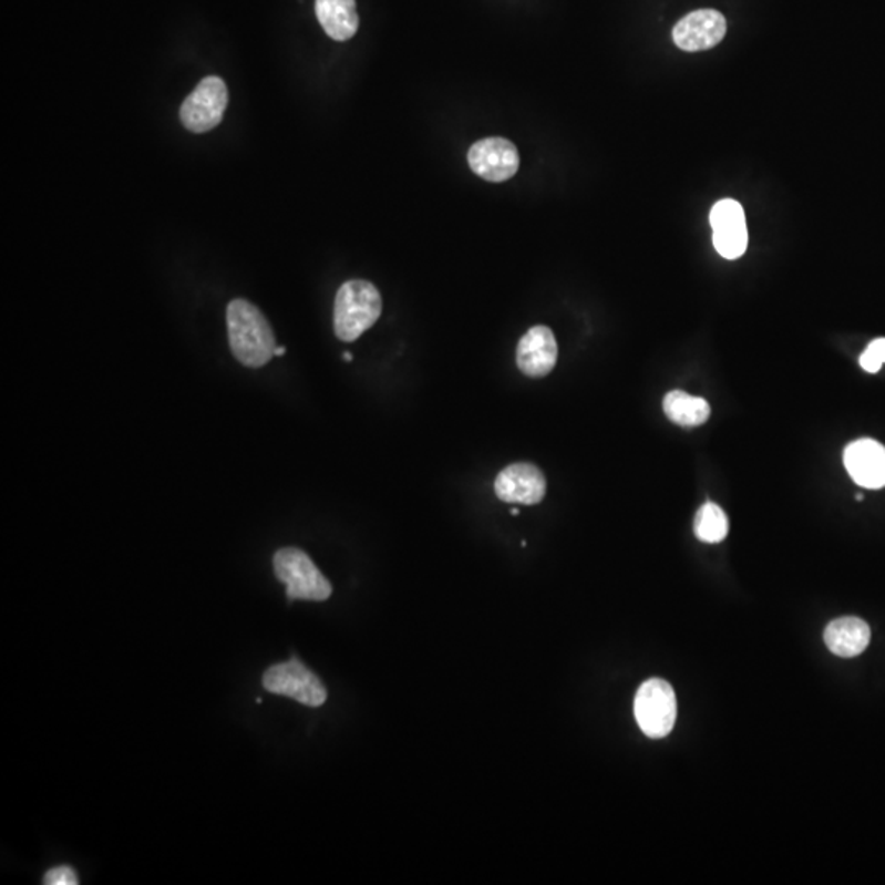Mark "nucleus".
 Wrapping results in <instances>:
<instances>
[{
    "label": "nucleus",
    "mask_w": 885,
    "mask_h": 885,
    "mask_svg": "<svg viewBox=\"0 0 885 885\" xmlns=\"http://www.w3.org/2000/svg\"><path fill=\"white\" fill-rule=\"evenodd\" d=\"M227 328L231 353L246 368H263L275 357L276 338L271 325L248 300L235 299L228 303Z\"/></svg>",
    "instance_id": "nucleus-1"
},
{
    "label": "nucleus",
    "mask_w": 885,
    "mask_h": 885,
    "mask_svg": "<svg viewBox=\"0 0 885 885\" xmlns=\"http://www.w3.org/2000/svg\"><path fill=\"white\" fill-rule=\"evenodd\" d=\"M382 299L374 284L348 281L335 297L333 327L341 341H357L366 330L378 322Z\"/></svg>",
    "instance_id": "nucleus-2"
},
{
    "label": "nucleus",
    "mask_w": 885,
    "mask_h": 885,
    "mask_svg": "<svg viewBox=\"0 0 885 885\" xmlns=\"http://www.w3.org/2000/svg\"><path fill=\"white\" fill-rule=\"evenodd\" d=\"M272 564L276 577L286 584L287 599L323 603L331 596V584L302 549H279Z\"/></svg>",
    "instance_id": "nucleus-3"
},
{
    "label": "nucleus",
    "mask_w": 885,
    "mask_h": 885,
    "mask_svg": "<svg viewBox=\"0 0 885 885\" xmlns=\"http://www.w3.org/2000/svg\"><path fill=\"white\" fill-rule=\"evenodd\" d=\"M635 719L648 738H665L678 719L675 689L662 679H649L635 697Z\"/></svg>",
    "instance_id": "nucleus-4"
},
{
    "label": "nucleus",
    "mask_w": 885,
    "mask_h": 885,
    "mask_svg": "<svg viewBox=\"0 0 885 885\" xmlns=\"http://www.w3.org/2000/svg\"><path fill=\"white\" fill-rule=\"evenodd\" d=\"M228 105V89L218 76L204 78L181 105V122L189 132H210L220 125Z\"/></svg>",
    "instance_id": "nucleus-5"
},
{
    "label": "nucleus",
    "mask_w": 885,
    "mask_h": 885,
    "mask_svg": "<svg viewBox=\"0 0 885 885\" xmlns=\"http://www.w3.org/2000/svg\"><path fill=\"white\" fill-rule=\"evenodd\" d=\"M263 686L268 692L290 697L307 707H320L327 700L322 681L296 658L271 666L263 676Z\"/></svg>",
    "instance_id": "nucleus-6"
},
{
    "label": "nucleus",
    "mask_w": 885,
    "mask_h": 885,
    "mask_svg": "<svg viewBox=\"0 0 885 885\" xmlns=\"http://www.w3.org/2000/svg\"><path fill=\"white\" fill-rule=\"evenodd\" d=\"M467 162L471 169L488 183H504L517 174L521 155L514 143L494 136L474 143L467 153Z\"/></svg>",
    "instance_id": "nucleus-7"
},
{
    "label": "nucleus",
    "mask_w": 885,
    "mask_h": 885,
    "mask_svg": "<svg viewBox=\"0 0 885 885\" xmlns=\"http://www.w3.org/2000/svg\"><path fill=\"white\" fill-rule=\"evenodd\" d=\"M727 20L723 13L713 9H700L679 20L672 30L676 47L696 53L710 50L724 39Z\"/></svg>",
    "instance_id": "nucleus-8"
},
{
    "label": "nucleus",
    "mask_w": 885,
    "mask_h": 885,
    "mask_svg": "<svg viewBox=\"0 0 885 885\" xmlns=\"http://www.w3.org/2000/svg\"><path fill=\"white\" fill-rule=\"evenodd\" d=\"M495 495L508 504L536 505L545 498L546 477L529 463L511 464L498 473Z\"/></svg>",
    "instance_id": "nucleus-9"
},
{
    "label": "nucleus",
    "mask_w": 885,
    "mask_h": 885,
    "mask_svg": "<svg viewBox=\"0 0 885 885\" xmlns=\"http://www.w3.org/2000/svg\"><path fill=\"white\" fill-rule=\"evenodd\" d=\"M558 361V343L548 327L529 328L518 341L517 366L528 378H545Z\"/></svg>",
    "instance_id": "nucleus-10"
},
{
    "label": "nucleus",
    "mask_w": 885,
    "mask_h": 885,
    "mask_svg": "<svg viewBox=\"0 0 885 885\" xmlns=\"http://www.w3.org/2000/svg\"><path fill=\"white\" fill-rule=\"evenodd\" d=\"M845 466L854 483L866 488L885 487V446L876 440L863 439L847 444Z\"/></svg>",
    "instance_id": "nucleus-11"
},
{
    "label": "nucleus",
    "mask_w": 885,
    "mask_h": 885,
    "mask_svg": "<svg viewBox=\"0 0 885 885\" xmlns=\"http://www.w3.org/2000/svg\"><path fill=\"white\" fill-rule=\"evenodd\" d=\"M823 640L833 655L840 658H854L869 646V625L857 617L836 618L825 628Z\"/></svg>",
    "instance_id": "nucleus-12"
},
{
    "label": "nucleus",
    "mask_w": 885,
    "mask_h": 885,
    "mask_svg": "<svg viewBox=\"0 0 885 885\" xmlns=\"http://www.w3.org/2000/svg\"><path fill=\"white\" fill-rule=\"evenodd\" d=\"M316 16L330 39L348 41L360 29L357 0H316Z\"/></svg>",
    "instance_id": "nucleus-13"
},
{
    "label": "nucleus",
    "mask_w": 885,
    "mask_h": 885,
    "mask_svg": "<svg viewBox=\"0 0 885 885\" xmlns=\"http://www.w3.org/2000/svg\"><path fill=\"white\" fill-rule=\"evenodd\" d=\"M666 416L676 425L696 429L703 425L710 416V405L706 399L696 398L685 391L669 392L662 402Z\"/></svg>",
    "instance_id": "nucleus-14"
},
{
    "label": "nucleus",
    "mask_w": 885,
    "mask_h": 885,
    "mask_svg": "<svg viewBox=\"0 0 885 885\" xmlns=\"http://www.w3.org/2000/svg\"><path fill=\"white\" fill-rule=\"evenodd\" d=\"M728 528H730V524H728L727 514L713 502L703 504L693 521V532H696L697 538L700 542L709 543V545L723 542L727 538Z\"/></svg>",
    "instance_id": "nucleus-15"
},
{
    "label": "nucleus",
    "mask_w": 885,
    "mask_h": 885,
    "mask_svg": "<svg viewBox=\"0 0 885 885\" xmlns=\"http://www.w3.org/2000/svg\"><path fill=\"white\" fill-rule=\"evenodd\" d=\"M713 246L724 259L741 258L748 249L747 224L717 228L713 230Z\"/></svg>",
    "instance_id": "nucleus-16"
},
{
    "label": "nucleus",
    "mask_w": 885,
    "mask_h": 885,
    "mask_svg": "<svg viewBox=\"0 0 885 885\" xmlns=\"http://www.w3.org/2000/svg\"><path fill=\"white\" fill-rule=\"evenodd\" d=\"M737 224H747V217H744V210L740 202L723 199L713 205L712 212H710L712 230Z\"/></svg>",
    "instance_id": "nucleus-17"
},
{
    "label": "nucleus",
    "mask_w": 885,
    "mask_h": 885,
    "mask_svg": "<svg viewBox=\"0 0 885 885\" xmlns=\"http://www.w3.org/2000/svg\"><path fill=\"white\" fill-rule=\"evenodd\" d=\"M861 368L867 372L881 371L885 362V338H877L873 343L867 347V350L861 354Z\"/></svg>",
    "instance_id": "nucleus-18"
},
{
    "label": "nucleus",
    "mask_w": 885,
    "mask_h": 885,
    "mask_svg": "<svg viewBox=\"0 0 885 885\" xmlns=\"http://www.w3.org/2000/svg\"><path fill=\"white\" fill-rule=\"evenodd\" d=\"M43 883L47 885H78L76 871L70 866H58L44 874Z\"/></svg>",
    "instance_id": "nucleus-19"
},
{
    "label": "nucleus",
    "mask_w": 885,
    "mask_h": 885,
    "mask_svg": "<svg viewBox=\"0 0 885 885\" xmlns=\"http://www.w3.org/2000/svg\"><path fill=\"white\" fill-rule=\"evenodd\" d=\"M284 353H286V348H276L275 357H282Z\"/></svg>",
    "instance_id": "nucleus-20"
},
{
    "label": "nucleus",
    "mask_w": 885,
    "mask_h": 885,
    "mask_svg": "<svg viewBox=\"0 0 885 885\" xmlns=\"http://www.w3.org/2000/svg\"><path fill=\"white\" fill-rule=\"evenodd\" d=\"M343 360H344V361H353V354H351V353H344V354H343Z\"/></svg>",
    "instance_id": "nucleus-21"
},
{
    "label": "nucleus",
    "mask_w": 885,
    "mask_h": 885,
    "mask_svg": "<svg viewBox=\"0 0 885 885\" xmlns=\"http://www.w3.org/2000/svg\"><path fill=\"white\" fill-rule=\"evenodd\" d=\"M511 514L512 515H518V514H521V512H518L517 508H514V511H512Z\"/></svg>",
    "instance_id": "nucleus-22"
}]
</instances>
